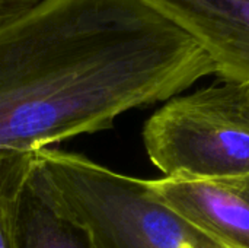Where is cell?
<instances>
[{
	"instance_id": "5",
	"label": "cell",
	"mask_w": 249,
	"mask_h": 248,
	"mask_svg": "<svg viewBox=\"0 0 249 248\" xmlns=\"http://www.w3.org/2000/svg\"><path fill=\"white\" fill-rule=\"evenodd\" d=\"M191 37L216 75L249 86V0H143Z\"/></svg>"
},
{
	"instance_id": "8",
	"label": "cell",
	"mask_w": 249,
	"mask_h": 248,
	"mask_svg": "<svg viewBox=\"0 0 249 248\" xmlns=\"http://www.w3.org/2000/svg\"><path fill=\"white\" fill-rule=\"evenodd\" d=\"M12 1H13V0H0V13H1Z\"/></svg>"
},
{
	"instance_id": "2",
	"label": "cell",
	"mask_w": 249,
	"mask_h": 248,
	"mask_svg": "<svg viewBox=\"0 0 249 248\" xmlns=\"http://www.w3.org/2000/svg\"><path fill=\"white\" fill-rule=\"evenodd\" d=\"M31 184L93 248H220L163 205L149 180L58 149L35 152Z\"/></svg>"
},
{
	"instance_id": "4",
	"label": "cell",
	"mask_w": 249,
	"mask_h": 248,
	"mask_svg": "<svg viewBox=\"0 0 249 248\" xmlns=\"http://www.w3.org/2000/svg\"><path fill=\"white\" fill-rule=\"evenodd\" d=\"M153 194L220 248H249V174L149 180Z\"/></svg>"
},
{
	"instance_id": "6",
	"label": "cell",
	"mask_w": 249,
	"mask_h": 248,
	"mask_svg": "<svg viewBox=\"0 0 249 248\" xmlns=\"http://www.w3.org/2000/svg\"><path fill=\"white\" fill-rule=\"evenodd\" d=\"M16 248H93L86 234L60 216L28 181L16 212Z\"/></svg>"
},
{
	"instance_id": "7",
	"label": "cell",
	"mask_w": 249,
	"mask_h": 248,
	"mask_svg": "<svg viewBox=\"0 0 249 248\" xmlns=\"http://www.w3.org/2000/svg\"><path fill=\"white\" fill-rule=\"evenodd\" d=\"M34 164L35 152H0V248H16L18 205L32 174Z\"/></svg>"
},
{
	"instance_id": "1",
	"label": "cell",
	"mask_w": 249,
	"mask_h": 248,
	"mask_svg": "<svg viewBox=\"0 0 249 248\" xmlns=\"http://www.w3.org/2000/svg\"><path fill=\"white\" fill-rule=\"evenodd\" d=\"M210 75L203 48L143 0H13L0 13V152L109 130Z\"/></svg>"
},
{
	"instance_id": "3",
	"label": "cell",
	"mask_w": 249,
	"mask_h": 248,
	"mask_svg": "<svg viewBox=\"0 0 249 248\" xmlns=\"http://www.w3.org/2000/svg\"><path fill=\"white\" fill-rule=\"evenodd\" d=\"M143 142L165 177L249 174V86L220 79L171 98L144 124Z\"/></svg>"
}]
</instances>
